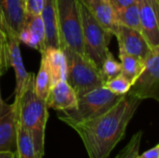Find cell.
<instances>
[{
    "mask_svg": "<svg viewBox=\"0 0 159 158\" xmlns=\"http://www.w3.org/2000/svg\"><path fill=\"white\" fill-rule=\"evenodd\" d=\"M41 61L50 75L52 86L66 77V61L63 51L57 47H47L41 52Z\"/></svg>",
    "mask_w": 159,
    "mask_h": 158,
    "instance_id": "e0dca14e",
    "label": "cell"
},
{
    "mask_svg": "<svg viewBox=\"0 0 159 158\" xmlns=\"http://www.w3.org/2000/svg\"><path fill=\"white\" fill-rule=\"evenodd\" d=\"M0 158H16V155L12 152H0Z\"/></svg>",
    "mask_w": 159,
    "mask_h": 158,
    "instance_id": "f1b7e54d",
    "label": "cell"
},
{
    "mask_svg": "<svg viewBox=\"0 0 159 158\" xmlns=\"http://www.w3.org/2000/svg\"><path fill=\"white\" fill-rule=\"evenodd\" d=\"M122 96L111 92L102 86L77 97L76 107L70 111L60 112L58 117L66 125L90 120L107 112Z\"/></svg>",
    "mask_w": 159,
    "mask_h": 158,
    "instance_id": "277c9868",
    "label": "cell"
},
{
    "mask_svg": "<svg viewBox=\"0 0 159 158\" xmlns=\"http://www.w3.org/2000/svg\"><path fill=\"white\" fill-rule=\"evenodd\" d=\"M0 29L3 30V22H2V18H1V14H0Z\"/></svg>",
    "mask_w": 159,
    "mask_h": 158,
    "instance_id": "f546056e",
    "label": "cell"
},
{
    "mask_svg": "<svg viewBox=\"0 0 159 158\" xmlns=\"http://www.w3.org/2000/svg\"><path fill=\"white\" fill-rule=\"evenodd\" d=\"M16 158H17V157H16Z\"/></svg>",
    "mask_w": 159,
    "mask_h": 158,
    "instance_id": "4dcf8cb0",
    "label": "cell"
},
{
    "mask_svg": "<svg viewBox=\"0 0 159 158\" xmlns=\"http://www.w3.org/2000/svg\"><path fill=\"white\" fill-rule=\"evenodd\" d=\"M40 16L45 28V48H60L56 0H45Z\"/></svg>",
    "mask_w": 159,
    "mask_h": 158,
    "instance_id": "9a60e30c",
    "label": "cell"
},
{
    "mask_svg": "<svg viewBox=\"0 0 159 158\" xmlns=\"http://www.w3.org/2000/svg\"><path fill=\"white\" fill-rule=\"evenodd\" d=\"M115 35L117 38L119 51L135 56L143 61H145L153 48L140 31L119 25Z\"/></svg>",
    "mask_w": 159,
    "mask_h": 158,
    "instance_id": "30bf717a",
    "label": "cell"
},
{
    "mask_svg": "<svg viewBox=\"0 0 159 158\" xmlns=\"http://www.w3.org/2000/svg\"><path fill=\"white\" fill-rule=\"evenodd\" d=\"M17 158H43L36 151L29 131L17 122Z\"/></svg>",
    "mask_w": 159,
    "mask_h": 158,
    "instance_id": "ac0fdd59",
    "label": "cell"
},
{
    "mask_svg": "<svg viewBox=\"0 0 159 158\" xmlns=\"http://www.w3.org/2000/svg\"><path fill=\"white\" fill-rule=\"evenodd\" d=\"M60 48L68 47L84 55L78 0H56Z\"/></svg>",
    "mask_w": 159,
    "mask_h": 158,
    "instance_id": "8992f818",
    "label": "cell"
},
{
    "mask_svg": "<svg viewBox=\"0 0 159 158\" xmlns=\"http://www.w3.org/2000/svg\"><path fill=\"white\" fill-rule=\"evenodd\" d=\"M138 158H159V145L157 144L156 146L144 152L141 156L139 155Z\"/></svg>",
    "mask_w": 159,
    "mask_h": 158,
    "instance_id": "83f0119b",
    "label": "cell"
},
{
    "mask_svg": "<svg viewBox=\"0 0 159 158\" xmlns=\"http://www.w3.org/2000/svg\"><path fill=\"white\" fill-rule=\"evenodd\" d=\"M131 82L122 74H119L116 77L106 81L103 85L104 88L109 89L111 92L117 95H125L129 92L131 88Z\"/></svg>",
    "mask_w": 159,
    "mask_h": 158,
    "instance_id": "603a6c76",
    "label": "cell"
},
{
    "mask_svg": "<svg viewBox=\"0 0 159 158\" xmlns=\"http://www.w3.org/2000/svg\"><path fill=\"white\" fill-rule=\"evenodd\" d=\"M129 95L141 101L153 99L159 102V47H153L145 59L142 74L129 88Z\"/></svg>",
    "mask_w": 159,
    "mask_h": 158,
    "instance_id": "52a82bcc",
    "label": "cell"
},
{
    "mask_svg": "<svg viewBox=\"0 0 159 158\" xmlns=\"http://www.w3.org/2000/svg\"><path fill=\"white\" fill-rule=\"evenodd\" d=\"M13 104L17 122L29 131L37 153L43 157L48 108L46 101L38 98L34 93V74L30 73L22 93L19 98L14 99Z\"/></svg>",
    "mask_w": 159,
    "mask_h": 158,
    "instance_id": "7a4b0ae2",
    "label": "cell"
},
{
    "mask_svg": "<svg viewBox=\"0 0 159 158\" xmlns=\"http://www.w3.org/2000/svg\"><path fill=\"white\" fill-rule=\"evenodd\" d=\"M141 32L152 47H159V0H137Z\"/></svg>",
    "mask_w": 159,
    "mask_h": 158,
    "instance_id": "ba28073f",
    "label": "cell"
},
{
    "mask_svg": "<svg viewBox=\"0 0 159 158\" xmlns=\"http://www.w3.org/2000/svg\"><path fill=\"white\" fill-rule=\"evenodd\" d=\"M17 149V118L15 106L0 116V152L16 153Z\"/></svg>",
    "mask_w": 159,
    "mask_h": 158,
    "instance_id": "2e32d148",
    "label": "cell"
},
{
    "mask_svg": "<svg viewBox=\"0 0 159 158\" xmlns=\"http://www.w3.org/2000/svg\"><path fill=\"white\" fill-rule=\"evenodd\" d=\"M94 19L113 35L118 30L119 23L116 13L108 0H80Z\"/></svg>",
    "mask_w": 159,
    "mask_h": 158,
    "instance_id": "4fadbf2b",
    "label": "cell"
},
{
    "mask_svg": "<svg viewBox=\"0 0 159 158\" xmlns=\"http://www.w3.org/2000/svg\"><path fill=\"white\" fill-rule=\"evenodd\" d=\"M108 1L110 2V4L112 5V7L116 11L123 9L137 2V0H108Z\"/></svg>",
    "mask_w": 159,
    "mask_h": 158,
    "instance_id": "4316f807",
    "label": "cell"
},
{
    "mask_svg": "<svg viewBox=\"0 0 159 158\" xmlns=\"http://www.w3.org/2000/svg\"><path fill=\"white\" fill-rule=\"evenodd\" d=\"M6 36V53H7V60L8 66L11 65L15 72L16 77V88H15V98H19L22 93L29 74L25 70L23 65L20 48V39L19 36L12 34L11 32H4Z\"/></svg>",
    "mask_w": 159,
    "mask_h": 158,
    "instance_id": "9c48e42d",
    "label": "cell"
},
{
    "mask_svg": "<svg viewBox=\"0 0 159 158\" xmlns=\"http://www.w3.org/2000/svg\"><path fill=\"white\" fill-rule=\"evenodd\" d=\"M19 39L30 47L38 50L40 53L44 51L45 28L40 15H25L22 28L19 34Z\"/></svg>",
    "mask_w": 159,
    "mask_h": 158,
    "instance_id": "5bb4252c",
    "label": "cell"
},
{
    "mask_svg": "<svg viewBox=\"0 0 159 158\" xmlns=\"http://www.w3.org/2000/svg\"><path fill=\"white\" fill-rule=\"evenodd\" d=\"M119 59L122 67L121 74H124L133 85V83L143 71L145 61L135 56L129 55L122 51H119Z\"/></svg>",
    "mask_w": 159,
    "mask_h": 158,
    "instance_id": "d6986e66",
    "label": "cell"
},
{
    "mask_svg": "<svg viewBox=\"0 0 159 158\" xmlns=\"http://www.w3.org/2000/svg\"><path fill=\"white\" fill-rule=\"evenodd\" d=\"M143 138V131H137L127 143V145L120 150L115 158H138L140 155V147Z\"/></svg>",
    "mask_w": 159,
    "mask_h": 158,
    "instance_id": "7402d4cb",
    "label": "cell"
},
{
    "mask_svg": "<svg viewBox=\"0 0 159 158\" xmlns=\"http://www.w3.org/2000/svg\"><path fill=\"white\" fill-rule=\"evenodd\" d=\"M46 103L48 108L59 112L70 111L76 107L77 96L66 80H61L51 87Z\"/></svg>",
    "mask_w": 159,
    "mask_h": 158,
    "instance_id": "8fae6325",
    "label": "cell"
},
{
    "mask_svg": "<svg viewBox=\"0 0 159 158\" xmlns=\"http://www.w3.org/2000/svg\"><path fill=\"white\" fill-rule=\"evenodd\" d=\"M45 0H23L25 15L37 16L41 14Z\"/></svg>",
    "mask_w": 159,
    "mask_h": 158,
    "instance_id": "484cf974",
    "label": "cell"
},
{
    "mask_svg": "<svg viewBox=\"0 0 159 158\" xmlns=\"http://www.w3.org/2000/svg\"><path fill=\"white\" fill-rule=\"evenodd\" d=\"M142 101L128 93L104 114L68 126L81 138L89 158H107L124 139L130 120Z\"/></svg>",
    "mask_w": 159,
    "mask_h": 158,
    "instance_id": "6da1fadb",
    "label": "cell"
},
{
    "mask_svg": "<svg viewBox=\"0 0 159 158\" xmlns=\"http://www.w3.org/2000/svg\"><path fill=\"white\" fill-rule=\"evenodd\" d=\"M101 71L103 74V77L105 79V82L116 77V75H118L119 74H121L122 71V67H121V63L119 61H117L114 55L109 51V53L107 54Z\"/></svg>",
    "mask_w": 159,
    "mask_h": 158,
    "instance_id": "cb8c5ba5",
    "label": "cell"
},
{
    "mask_svg": "<svg viewBox=\"0 0 159 158\" xmlns=\"http://www.w3.org/2000/svg\"><path fill=\"white\" fill-rule=\"evenodd\" d=\"M0 14L3 32L8 31L19 36L25 19L23 0H0Z\"/></svg>",
    "mask_w": 159,
    "mask_h": 158,
    "instance_id": "7c38bea8",
    "label": "cell"
},
{
    "mask_svg": "<svg viewBox=\"0 0 159 158\" xmlns=\"http://www.w3.org/2000/svg\"><path fill=\"white\" fill-rule=\"evenodd\" d=\"M51 87L52 82L50 75L47 70L46 65L41 61L37 75L34 76V93L38 98L46 101Z\"/></svg>",
    "mask_w": 159,
    "mask_h": 158,
    "instance_id": "44dd1931",
    "label": "cell"
},
{
    "mask_svg": "<svg viewBox=\"0 0 159 158\" xmlns=\"http://www.w3.org/2000/svg\"><path fill=\"white\" fill-rule=\"evenodd\" d=\"M7 53H6V36L2 29H0V78L3 72L4 67H7ZM11 107V104H7L1 97L0 91V116L5 115Z\"/></svg>",
    "mask_w": 159,
    "mask_h": 158,
    "instance_id": "d4e9b609",
    "label": "cell"
},
{
    "mask_svg": "<svg viewBox=\"0 0 159 158\" xmlns=\"http://www.w3.org/2000/svg\"><path fill=\"white\" fill-rule=\"evenodd\" d=\"M119 25H123L141 32V22L138 3H134L123 9L116 11Z\"/></svg>",
    "mask_w": 159,
    "mask_h": 158,
    "instance_id": "ffe728a7",
    "label": "cell"
},
{
    "mask_svg": "<svg viewBox=\"0 0 159 158\" xmlns=\"http://www.w3.org/2000/svg\"><path fill=\"white\" fill-rule=\"evenodd\" d=\"M84 55L99 69L109 53V44L113 34L103 28L87 9L85 5L78 0Z\"/></svg>",
    "mask_w": 159,
    "mask_h": 158,
    "instance_id": "5b68a950",
    "label": "cell"
},
{
    "mask_svg": "<svg viewBox=\"0 0 159 158\" xmlns=\"http://www.w3.org/2000/svg\"><path fill=\"white\" fill-rule=\"evenodd\" d=\"M65 56L66 77L65 80L75 91L76 96L102 87L105 83L103 74L85 55L71 48H61Z\"/></svg>",
    "mask_w": 159,
    "mask_h": 158,
    "instance_id": "3957f363",
    "label": "cell"
}]
</instances>
